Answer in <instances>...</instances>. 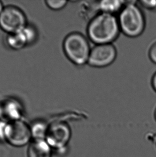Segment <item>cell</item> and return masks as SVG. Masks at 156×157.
<instances>
[{
    "mask_svg": "<svg viewBox=\"0 0 156 157\" xmlns=\"http://www.w3.org/2000/svg\"><path fill=\"white\" fill-rule=\"evenodd\" d=\"M120 30L119 21L111 13H102L95 16L89 24V38L98 44H111L118 36Z\"/></svg>",
    "mask_w": 156,
    "mask_h": 157,
    "instance_id": "1",
    "label": "cell"
},
{
    "mask_svg": "<svg viewBox=\"0 0 156 157\" xmlns=\"http://www.w3.org/2000/svg\"><path fill=\"white\" fill-rule=\"evenodd\" d=\"M120 29L127 36L136 37L143 31L145 19L140 9L129 3L123 8L118 19Z\"/></svg>",
    "mask_w": 156,
    "mask_h": 157,
    "instance_id": "2",
    "label": "cell"
},
{
    "mask_svg": "<svg viewBox=\"0 0 156 157\" xmlns=\"http://www.w3.org/2000/svg\"><path fill=\"white\" fill-rule=\"evenodd\" d=\"M63 49L68 59L75 64L82 66L88 62L91 51L89 44L79 33H72L66 37Z\"/></svg>",
    "mask_w": 156,
    "mask_h": 157,
    "instance_id": "3",
    "label": "cell"
},
{
    "mask_svg": "<svg viewBox=\"0 0 156 157\" xmlns=\"http://www.w3.org/2000/svg\"><path fill=\"white\" fill-rule=\"evenodd\" d=\"M27 25L25 14L17 6H6L0 15V28L8 34L21 32Z\"/></svg>",
    "mask_w": 156,
    "mask_h": 157,
    "instance_id": "4",
    "label": "cell"
},
{
    "mask_svg": "<svg viewBox=\"0 0 156 157\" xmlns=\"http://www.w3.org/2000/svg\"><path fill=\"white\" fill-rule=\"evenodd\" d=\"M30 127L21 120L6 122L4 131V140L15 147L28 144L32 138Z\"/></svg>",
    "mask_w": 156,
    "mask_h": 157,
    "instance_id": "5",
    "label": "cell"
},
{
    "mask_svg": "<svg viewBox=\"0 0 156 157\" xmlns=\"http://www.w3.org/2000/svg\"><path fill=\"white\" fill-rule=\"evenodd\" d=\"M71 136L70 127L63 121H55L49 124L45 140L56 150L66 148Z\"/></svg>",
    "mask_w": 156,
    "mask_h": 157,
    "instance_id": "6",
    "label": "cell"
},
{
    "mask_svg": "<svg viewBox=\"0 0 156 157\" xmlns=\"http://www.w3.org/2000/svg\"><path fill=\"white\" fill-rule=\"evenodd\" d=\"M116 56V49L111 44H98L91 50L88 63L95 67H104L112 63Z\"/></svg>",
    "mask_w": 156,
    "mask_h": 157,
    "instance_id": "7",
    "label": "cell"
},
{
    "mask_svg": "<svg viewBox=\"0 0 156 157\" xmlns=\"http://www.w3.org/2000/svg\"><path fill=\"white\" fill-rule=\"evenodd\" d=\"M23 114V108L17 100L9 99L0 107V115L3 121L7 122L20 120Z\"/></svg>",
    "mask_w": 156,
    "mask_h": 157,
    "instance_id": "8",
    "label": "cell"
},
{
    "mask_svg": "<svg viewBox=\"0 0 156 157\" xmlns=\"http://www.w3.org/2000/svg\"><path fill=\"white\" fill-rule=\"evenodd\" d=\"M51 147L45 140H33L28 149V157H51Z\"/></svg>",
    "mask_w": 156,
    "mask_h": 157,
    "instance_id": "9",
    "label": "cell"
},
{
    "mask_svg": "<svg viewBox=\"0 0 156 157\" xmlns=\"http://www.w3.org/2000/svg\"><path fill=\"white\" fill-rule=\"evenodd\" d=\"M6 43L10 48L16 51L23 49L28 45L25 38L21 32L8 34L6 36Z\"/></svg>",
    "mask_w": 156,
    "mask_h": 157,
    "instance_id": "10",
    "label": "cell"
},
{
    "mask_svg": "<svg viewBox=\"0 0 156 157\" xmlns=\"http://www.w3.org/2000/svg\"><path fill=\"white\" fill-rule=\"evenodd\" d=\"M49 125L43 121H35L30 127L33 140H45Z\"/></svg>",
    "mask_w": 156,
    "mask_h": 157,
    "instance_id": "11",
    "label": "cell"
},
{
    "mask_svg": "<svg viewBox=\"0 0 156 157\" xmlns=\"http://www.w3.org/2000/svg\"><path fill=\"white\" fill-rule=\"evenodd\" d=\"M124 2L121 1H103L100 2L99 6L103 13L112 14L121 8Z\"/></svg>",
    "mask_w": 156,
    "mask_h": 157,
    "instance_id": "12",
    "label": "cell"
},
{
    "mask_svg": "<svg viewBox=\"0 0 156 157\" xmlns=\"http://www.w3.org/2000/svg\"><path fill=\"white\" fill-rule=\"evenodd\" d=\"M21 32L25 36L28 45H31L36 41L38 33L36 29L33 26L27 25Z\"/></svg>",
    "mask_w": 156,
    "mask_h": 157,
    "instance_id": "13",
    "label": "cell"
},
{
    "mask_svg": "<svg viewBox=\"0 0 156 157\" xmlns=\"http://www.w3.org/2000/svg\"><path fill=\"white\" fill-rule=\"evenodd\" d=\"M68 1L65 0H46V3L49 8L53 10H59L65 6Z\"/></svg>",
    "mask_w": 156,
    "mask_h": 157,
    "instance_id": "14",
    "label": "cell"
},
{
    "mask_svg": "<svg viewBox=\"0 0 156 157\" xmlns=\"http://www.w3.org/2000/svg\"><path fill=\"white\" fill-rule=\"evenodd\" d=\"M141 4L148 9L156 8V1H141Z\"/></svg>",
    "mask_w": 156,
    "mask_h": 157,
    "instance_id": "15",
    "label": "cell"
},
{
    "mask_svg": "<svg viewBox=\"0 0 156 157\" xmlns=\"http://www.w3.org/2000/svg\"><path fill=\"white\" fill-rule=\"evenodd\" d=\"M150 59L154 63L156 64V43L151 47L149 51Z\"/></svg>",
    "mask_w": 156,
    "mask_h": 157,
    "instance_id": "16",
    "label": "cell"
},
{
    "mask_svg": "<svg viewBox=\"0 0 156 157\" xmlns=\"http://www.w3.org/2000/svg\"><path fill=\"white\" fill-rule=\"evenodd\" d=\"M152 85L154 90L156 91V72L152 77Z\"/></svg>",
    "mask_w": 156,
    "mask_h": 157,
    "instance_id": "17",
    "label": "cell"
},
{
    "mask_svg": "<svg viewBox=\"0 0 156 157\" xmlns=\"http://www.w3.org/2000/svg\"><path fill=\"white\" fill-rule=\"evenodd\" d=\"M4 7L3 6V4H2V2L0 1V15L1 14V13H2V11L4 9Z\"/></svg>",
    "mask_w": 156,
    "mask_h": 157,
    "instance_id": "18",
    "label": "cell"
},
{
    "mask_svg": "<svg viewBox=\"0 0 156 157\" xmlns=\"http://www.w3.org/2000/svg\"><path fill=\"white\" fill-rule=\"evenodd\" d=\"M154 117H155V119H156V112H155V114H154Z\"/></svg>",
    "mask_w": 156,
    "mask_h": 157,
    "instance_id": "19",
    "label": "cell"
}]
</instances>
